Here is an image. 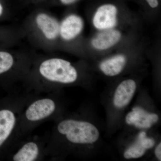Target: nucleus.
Returning a JSON list of instances; mask_svg holds the SVG:
<instances>
[{
    "label": "nucleus",
    "mask_w": 161,
    "mask_h": 161,
    "mask_svg": "<svg viewBox=\"0 0 161 161\" xmlns=\"http://www.w3.org/2000/svg\"><path fill=\"white\" fill-rule=\"evenodd\" d=\"M136 88V82L133 79H126L121 82L115 90L113 97L115 108H122L130 103Z\"/></svg>",
    "instance_id": "9b49d317"
},
{
    "label": "nucleus",
    "mask_w": 161,
    "mask_h": 161,
    "mask_svg": "<svg viewBox=\"0 0 161 161\" xmlns=\"http://www.w3.org/2000/svg\"><path fill=\"white\" fill-rule=\"evenodd\" d=\"M155 142L153 139L147 137L146 132H141L135 142L124 153V158L128 159L142 157L145 154L146 150L154 147Z\"/></svg>",
    "instance_id": "ddd939ff"
},
{
    "label": "nucleus",
    "mask_w": 161,
    "mask_h": 161,
    "mask_svg": "<svg viewBox=\"0 0 161 161\" xmlns=\"http://www.w3.org/2000/svg\"><path fill=\"white\" fill-rule=\"evenodd\" d=\"M30 92H12L0 100V160L5 159L23 138L20 130L21 113Z\"/></svg>",
    "instance_id": "f03ea898"
},
{
    "label": "nucleus",
    "mask_w": 161,
    "mask_h": 161,
    "mask_svg": "<svg viewBox=\"0 0 161 161\" xmlns=\"http://www.w3.org/2000/svg\"><path fill=\"white\" fill-rule=\"evenodd\" d=\"M3 13H4V7L0 2V17L3 15Z\"/></svg>",
    "instance_id": "f3484780"
},
{
    "label": "nucleus",
    "mask_w": 161,
    "mask_h": 161,
    "mask_svg": "<svg viewBox=\"0 0 161 161\" xmlns=\"http://www.w3.org/2000/svg\"><path fill=\"white\" fill-rule=\"evenodd\" d=\"M60 22L47 12H36L30 19L28 29L39 43L50 48L59 42Z\"/></svg>",
    "instance_id": "423d86ee"
},
{
    "label": "nucleus",
    "mask_w": 161,
    "mask_h": 161,
    "mask_svg": "<svg viewBox=\"0 0 161 161\" xmlns=\"http://www.w3.org/2000/svg\"><path fill=\"white\" fill-rule=\"evenodd\" d=\"M127 61V55L119 53L103 60L99 64V68L106 76L114 77L123 71Z\"/></svg>",
    "instance_id": "f8f14e48"
},
{
    "label": "nucleus",
    "mask_w": 161,
    "mask_h": 161,
    "mask_svg": "<svg viewBox=\"0 0 161 161\" xmlns=\"http://www.w3.org/2000/svg\"><path fill=\"white\" fill-rule=\"evenodd\" d=\"M79 71L69 60L58 57L34 59L23 84L24 91L35 94L58 91L59 86L74 84Z\"/></svg>",
    "instance_id": "f257e3e1"
},
{
    "label": "nucleus",
    "mask_w": 161,
    "mask_h": 161,
    "mask_svg": "<svg viewBox=\"0 0 161 161\" xmlns=\"http://www.w3.org/2000/svg\"><path fill=\"white\" fill-rule=\"evenodd\" d=\"M34 59L26 55L0 51V87L10 91L23 84Z\"/></svg>",
    "instance_id": "39448f33"
},
{
    "label": "nucleus",
    "mask_w": 161,
    "mask_h": 161,
    "mask_svg": "<svg viewBox=\"0 0 161 161\" xmlns=\"http://www.w3.org/2000/svg\"><path fill=\"white\" fill-rule=\"evenodd\" d=\"M150 8L156 9L159 6L158 0H145Z\"/></svg>",
    "instance_id": "4468645a"
},
{
    "label": "nucleus",
    "mask_w": 161,
    "mask_h": 161,
    "mask_svg": "<svg viewBox=\"0 0 161 161\" xmlns=\"http://www.w3.org/2000/svg\"><path fill=\"white\" fill-rule=\"evenodd\" d=\"M55 91L49 93H31L21 113L20 130L23 137L30 135L41 124L57 119L60 105Z\"/></svg>",
    "instance_id": "20e7f679"
},
{
    "label": "nucleus",
    "mask_w": 161,
    "mask_h": 161,
    "mask_svg": "<svg viewBox=\"0 0 161 161\" xmlns=\"http://www.w3.org/2000/svg\"><path fill=\"white\" fill-rule=\"evenodd\" d=\"M120 21L118 7L114 4L98 6L92 15V26L98 31L118 28Z\"/></svg>",
    "instance_id": "6e6552de"
},
{
    "label": "nucleus",
    "mask_w": 161,
    "mask_h": 161,
    "mask_svg": "<svg viewBox=\"0 0 161 161\" xmlns=\"http://www.w3.org/2000/svg\"><path fill=\"white\" fill-rule=\"evenodd\" d=\"M155 154L158 160H161V143L158 145L155 150Z\"/></svg>",
    "instance_id": "dca6fc26"
},
{
    "label": "nucleus",
    "mask_w": 161,
    "mask_h": 161,
    "mask_svg": "<svg viewBox=\"0 0 161 161\" xmlns=\"http://www.w3.org/2000/svg\"><path fill=\"white\" fill-rule=\"evenodd\" d=\"M47 136H37L23 137L6 156L5 159L13 161H42L47 157Z\"/></svg>",
    "instance_id": "0eeeda50"
},
{
    "label": "nucleus",
    "mask_w": 161,
    "mask_h": 161,
    "mask_svg": "<svg viewBox=\"0 0 161 161\" xmlns=\"http://www.w3.org/2000/svg\"><path fill=\"white\" fill-rule=\"evenodd\" d=\"M50 134L47 136V157L54 150L66 143L78 147L95 143L99 138V132L95 125L89 122L74 118H57Z\"/></svg>",
    "instance_id": "7ed1b4c3"
},
{
    "label": "nucleus",
    "mask_w": 161,
    "mask_h": 161,
    "mask_svg": "<svg viewBox=\"0 0 161 161\" xmlns=\"http://www.w3.org/2000/svg\"><path fill=\"white\" fill-rule=\"evenodd\" d=\"M59 3L64 6H70L76 3L78 0H58Z\"/></svg>",
    "instance_id": "2eb2a0df"
},
{
    "label": "nucleus",
    "mask_w": 161,
    "mask_h": 161,
    "mask_svg": "<svg viewBox=\"0 0 161 161\" xmlns=\"http://www.w3.org/2000/svg\"><path fill=\"white\" fill-rule=\"evenodd\" d=\"M83 19L77 14L66 15L60 22L59 41L70 43L77 40L84 29Z\"/></svg>",
    "instance_id": "1a4fd4ad"
},
{
    "label": "nucleus",
    "mask_w": 161,
    "mask_h": 161,
    "mask_svg": "<svg viewBox=\"0 0 161 161\" xmlns=\"http://www.w3.org/2000/svg\"><path fill=\"white\" fill-rule=\"evenodd\" d=\"M123 38V33L118 28L98 31L90 40V46L96 51H107L117 46Z\"/></svg>",
    "instance_id": "9d476101"
}]
</instances>
